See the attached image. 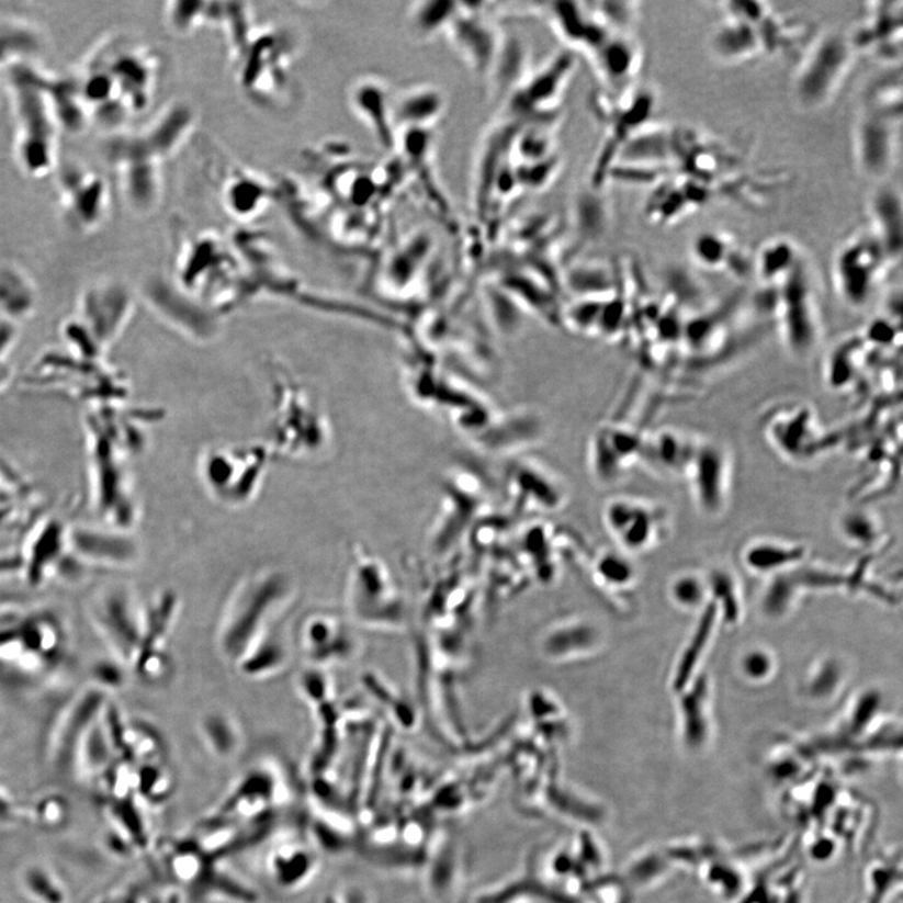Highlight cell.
I'll list each match as a JSON object with an SVG mask.
<instances>
[{
	"label": "cell",
	"mask_w": 903,
	"mask_h": 903,
	"mask_svg": "<svg viewBox=\"0 0 903 903\" xmlns=\"http://www.w3.org/2000/svg\"><path fill=\"white\" fill-rule=\"evenodd\" d=\"M162 63L159 54L117 33L101 39L76 74L92 125L116 134L154 102Z\"/></svg>",
	"instance_id": "6da1fadb"
},
{
	"label": "cell",
	"mask_w": 903,
	"mask_h": 903,
	"mask_svg": "<svg viewBox=\"0 0 903 903\" xmlns=\"http://www.w3.org/2000/svg\"><path fill=\"white\" fill-rule=\"evenodd\" d=\"M74 664L71 630L58 610L0 601V682L20 690L63 681Z\"/></svg>",
	"instance_id": "7a4b0ae2"
},
{
	"label": "cell",
	"mask_w": 903,
	"mask_h": 903,
	"mask_svg": "<svg viewBox=\"0 0 903 903\" xmlns=\"http://www.w3.org/2000/svg\"><path fill=\"white\" fill-rule=\"evenodd\" d=\"M86 616L121 677L150 680L162 669L163 617L144 607L128 586L115 582L95 586L86 600Z\"/></svg>",
	"instance_id": "3957f363"
},
{
	"label": "cell",
	"mask_w": 903,
	"mask_h": 903,
	"mask_svg": "<svg viewBox=\"0 0 903 903\" xmlns=\"http://www.w3.org/2000/svg\"><path fill=\"white\" fill-rule=\"evenodd\" d=\"M14 117V157L25 177L39 180L60 163V131L45 87V69L16 66L7 71Z\"/></svg>",
	"instance_id": "277c9868"
},
{
	"label": "cell",
	"mask_w": 903,
	"mask_h": 903,
	"mask_svg": "<svg viewBox=\"0 0 903 903\" xmlns=\"http://www.w3.org/2000/svg\"><path fill=\"white\" fill-rule=\"evenodd\" d=\"M91 576L82 531L58 521L37 526L15 546L0 552V582L19 583L31 590Z\"/></svg>",
	"instance_id": "5b68a950"
},
{
	"label": "cell",
	"mask_w": 903,
	"mask_h": 903,
	"mask_svg": "<svg viewBox=\"0 0 903 903\" xmlns=\"http://www.w3.org/2000/svg\"><path fill=\"white\" fill-rule=\"evenodd\" d=\"M156 872L166 888L192 903H258L259 892L206 853L188 833L166 838L156 848Z\"/></svg>",
	"instance_id": "8992f818"
},
{
	"label": "cell",
	"mask_w": 903,
	"mask_h": 903,
	"mask_svg": "<svg viewBox=\"0 0 903 903\" xmlns=\"http://www.w3.org/2000/svg\"><path fill=\"white\" fill-rule=\"evenodd\" d=\"M857 49L846 34L823 33L805 52L793 81L794 100L804 111L827 106L854 67Z\"/></svg>",
	"instance_id": "52a82bcc"
},
{
	"label": "cell",
	"mask_w": 903,
	"mask_h": 903,
	"mask_svg": "<svg viewBox=\"0 0 903 903\" xmlns=\"http://www.w3.org/2000/svg\"><path fill=\"white\" fill-rule=\"evenodd\" d=\"M60 216L80 234L100 232L112 213L111 183L102 173L78 161H60L55 171Z\"/></svg>",
	"instance_id": "ba28073f"
},
{
	"label": "cell",
	"mask_w": 903,
	"mask_h": 903,
	"mask_svg": "<svg viewBox=\"0 0 903 903\" xmlns=\"http://www.w3.org/2000/svg\"><path fill=\"white\" fill-rule=\"evenodd\" d=\"M576 69V58L572 52H561L524 80L508 98V118L521 125H548L554 115L558 101L572 80ZM554 122V121H552Z\"/></svg>",
	"instance_id": "9c48e42d"
},
{
	"label": "cell",
	"mask_w": 903,
	"mask_h": 903,
	"mask_svg": "<svg viewBox=\"0 0 903 903\" xmlns=\"http://www.w3.org/2000/svg\"><path fill=\"white\" fill-rule=\"evenodd\" d=\"M264 857L268 881L282 893H296L315 880L321 870L323 854L302 821L271 838Z\"/></svg>",
	"instance_id": "30bf717a"
},
{
	"label": "cell",
	"mask_w": 903,
	"mask_h": 903,
	"mask_svg": "<svg viewBox=\"0 0 903 903\" xmlns=\"http://www.w3.org/2000/svg\"><path fill=\"white\" fill-rule=\"evenodd\" d=\"M892 261L871 230L853 236L842 245L833 266L842 297L850 305L867 303Z\"/></svg>",
	"instance_id": "8fae6325"
},
{
	"label": "cell",
	"mask_w": 903,
	"mask_h": 903,
	"mask_svg": "<svg viewBox=\"0 0 903 903\" xmlns=\"http://www.w3.org/2000/svg\"><path fill=\"white\" fill-rule=\"evenodd\" d=\"M103 156L129 212L137 216L154 214L163 199V163L131 151L111 137L104 143Z\"/></svg>",
	"instance_id": "7c38bea8"
},
{
	"label": "cell",
	"mask_w": 903,
	"mask_h": 903,
	"mask_svg": "<svg viewBox=\"0 0 903 903\" xmlns=\"http://www.w3.org/2000/svg\"><path fill=\"white\" fill-rule=\"evenodd\" d=\"M485 5L459 2V13L445 36L464 65L473 74L487 80L501 49L504 34L488 20Z\"/></svg>",
	"instance_id": "4fadbf2b"
},
{
	"label": "cell",
	"mask_w": 903,
	"mask_h": 903,
	"mask_svg": "<svg viewBox=\"0 0 903 903\" xmlns=\"http://www.w3.org/2000/svg\"><path fill=\"white\" fill-rule=\"evenodd\" d=\"M775 287L786 343L798 354L809 352L817 343L820 324L810 278L802 262Z\"/></svg>",
	"instance_id": "5bb4252c"
},
{
	"label": "cell",
	"mask_w": 903,
	"mask_h": 903,
	"mask_svg": "<svg viewBox=\"0 0 903 903\" xmlns=\"http://www.w3.org/2000/svg\"><path fill=\"white\" fill-rule=\"evenodd\" d=\"M901 116L867 106L855 126L854 148L858 169L881 180L892 171L900 151Z\"/></svg>",
	"instance_id": "9a60e30c"
},
{
	"label": "cell",
	"mask_w": 903,
	"mask_h": 903,
	"mask_svg": "<svg viewBox=\"0 0 903 903\" xmlns=\"http://www.w3.org/2000/svg\"><path fill=\"white\" fill-rule=\"evenodd\" d=\"M765 431L775 451L792 462L814 459L824 443L817 415L811 406L800 402L771 409L766 417Z\"/></svg>",
	"instance_id": "2e32d148"
},
{
	"label": "cell",
	"mask_w": 903,
	"mask_h": 903,
	"mask_svg": "<svg viewBox=\"0 0 903 903\" xmlns=\"http://www.w3.org/2000/svg\"><path fill=\"white\" fill-rule=\"evenodd\" d=\"M195 126V110L185 101H174L166 104L142 129L121 131V135L135 151L165 163L188 143Z\"/></svg>",
	"instance_id": "e0dca14e"
},
{
	"label": "cell",
	"mask_w": 903,
	"mask_h": 903,
	"mask_svg": "<svg viewBox=\"0 0 903 903\" xmlns=\"http://www.w3.org/2000/svg\"><path fill=\"white\" fill-rule=\"evenodd\" d=\"M348 103L354 115L370 128L384 150L396 151L397 129L393 121V94L387 82L363 76L350 84Z\"/></svg>",
	"instance_id": "ac0fdd59"
},
{
	"label": "cell",
	"mask_w": 903,
	"mask_h": 903,
	"mask_svg": "<svg viewBox=\"0 0 903 903\" xmlns=\"http://www.w3.org/2000/svg\"><path fill=\"white\" fill-rule=\"evenodd\" d=\"M554 31L569 48L583 49L590 55L610 36L605 25L596 19L589 5L574 2L541 4Z\"/></svg>",
	"instance_id": "d6986e66"
},
{
	"label": "cell",
	"mask_w": 903,
	"mask_h": 903,
	"mask_svg": "<svg viewBox=\"0 0 903 903\" xmlns=\"http://www.w3.org/2000/svg\"><path fill=\"white\" fill-rule=\"evenodd\" d=\"M596 74L613 90L624 91L642 66V50L629 33H610L589 55Z\"/></svg>",
	"instance_id": "ffe728a7"
},
{
	"label": "cell",
	"mask_w": 903,
	"mask_h": 903,
	"mask_svg": "<svg viewBox=\"0 0 903 903\" xmlns=\"http://www.w3.org/2000/svg\"><path fill=\"white\" fill-rule=\"evenodd\" d=\"M731 462L723 445L713 441L698 442L686 475L692 481L700 503L709 510L722 504Z\"/></svg>",
	"instance_id": "44dd1931"
},
{
	"label": "cell",
	"mask_w": 903,
	"mask_h": 903,
	"mask_svg": "<svg viewBox=\"0 0 903 903\" xmlns=\"http://www.w3.org/2000/svg\"><path fill=\"white\" fill-rule=\"evenodd\" d=\"M447 99L434 84H416L393 95V121L397 133L405 128H434L447 112Z\"/></svg>",
	"instance_id": "7402d4cb"
},
{
	"label": "cell",
	"mask_w": 903,
	"mask_h": 903,
	"mask_svg": "<svg viewBox=\"0 0 903 903\" xmlns=\"http://www.w3.org/2000/svg\"><path fill=\"white\" fill-rule=\"evenodd\" d=\"M674 160H677V157L673 131L647 124L621 147L616 168L657 171Z\"/></svg>",
	"instance_id": "603a6c76"
},
{
	"label": "cell",
	"mask_w": 903,
	"mask_h": 903,
	"mask_svg": "<svg viewBox=\"0 0 903 903\" xmlns=\"http://www.w3.org/2000/svg\"><path fill=\"white\" fill-rule=\"evenodd\" d=\"M45 87L63 135L77 136L92 125L77 75L45 71Z\"/></svg>",
	"instance_id": "cb8c5ba5"
},
{
	"label": "cell",
	"mask_w": 903,
	"mask_h": 903,
	"mask_svg": "<svg viewBox=\"0 0 903 903\" xmlns=\"http://www.w3.org/2000/svg\"><path fill=\"white\" fill-rule=\"evenodd\" d=\"M46 45L45 34L36 24L16 16H0V69L34 65Z\"/></svg>",
	"instance_id": "d4e9b609"
},
{
	"label": "cell",
	"mask_w": 903,
	"mask_h": 903,
	"mask_svg": "<svg viewBox=\"0 0 903 903\" xmlns=\"http://www.w3.org/2000/svg\"><path fill=\"white\" fill-rule=\"evenodd\" d=\"M871 232L881 241L893 261L901 258L903 240V208L901 192L893 187L874 191L870 201Z\"/></svg>",
	"instance_id": "484cf974"
},
{
	"label": "cell",
	"mask_w": 903,
	"mask_h": 903,
	"mask_svg": "<svg viewBox=\"0 0 903 903\" xmlns=\"http://www.w3.org/2000/svg\"><path fill=\"white\" fill-rule=\"evenodd\" d=\"M690 253L696 264L710 271L731 270V273L745 275L752 266L745 252L724 233L699 234L691 242Z\"/></svg>",
	"instance_id": "4316f807"
},
{
	"label": "cell",
	"mask_w": 903,
	"mask_h": 903,
	"mask_svg": "<svg viewBox=\"0 0 903 903\" xmlns=\"http://www.w3.org/2000/svg\"><path fill=\"white\" fill-rule=\"evenodd\" d=\"M713 54L724 63L740 64L766 54L757 25L726 19L710 41Z\"/></svg>",
	"instance_id": "83f0119b"
},
{
	"label": "cell",
	"mask_w": 903,
	"mask_h": 903,
	"mask_svg": "<svg viewBox=\"0 0 903 903\" xmlns=\"http://www.w3.org/2000/svg\"><path fill=\"white\" fill-rule=\"evenodd\" d=\"M271 196L273 194L267 182L242 171L234 172L226 180L223 192L227 213L241 221H249L264 212Z\"/></svg>",
	"instance_id": "f1b7e54d"
},
{
	"label": "cell",
	"mask_w": 903,
	"mask_h": 903,
	"mask_svg": "<svg viewBox=\"0 0 903 903\" xmlns=\"http://www.w3.org/2000/svg\"><path fill=\"white\" fill-rule=\"evenodd\" d=\"M698 441L677 431H662L645 441L644 455L663 472L686 475Z\"/></svg>",
	"instance_id": "f546056e"
},
{
	"label": "cell",
	"mask_w": 903,
	"mask_h": 903,
	"mask_svg": "<svg viewBox=\"0 0 903 903\" xmlns=\"http://www.w3.org/2000/svg\"><path fill=\"white\" fill-rule=\"evenodd\" d=\"M459 13V2L452 0H419L410 4L407 12L408 30L417 41L428 42L445 34L454 16Z\"/></svg>",
	"instance_id": "4dcf8cb0"
},
{
	"label": "cell",
	"mask_w": 903,
	"mask_h": 903,
	"mask_svg": "<svg viewBox=\"0 0 903 903\" xmlns=\"http://www.w3.org/2000/svg\"><path fill=\"white\" fill-rule=\"evenodd\" d=\"M800 262L795 245L791 240L778 238L763 245L756 261H753V269L756 270L761 283L775 287L782 283Z\"/></svg>",
	"instance_id": "1f68e13d"
},
{
	"label": "cell",
	"mask_w": 903,
	"mask_h": 903,
	"mask_svg": "<svg viewBox=\"0 0 903 903\" xmlns=\"http://www.w3.org/2000/svg\"><path fill=\"white\" fill-rule=\"evenodd\" d=\"M526 69H528V58H526L522 43L519 39L504 36L501 49H499L487 80L493 86L495 94L504 93L508 99L529 75L524 72Z\"/></svg>",
	"instance_id": "d6a6232c"
},
{
	"label": "cell",
	"mask_w": 903,
	"mask_h": 903,
	"mask_svg": "<svg viewBox=\"0 0 903 903\" xmlns=\"http://www.w3.org/2000/svg\"><path fill=\"white\" fill-rule=\"evenodd\" d=\"M213 7L210 3L170 2L165 10V20L173 33L188 36L210 20L217 19L218 11Z\"/></svg>",
	"instance_id": "836d02e7"
},
{
	"label": "cell",
	"mask_w": 903,
	"mask_h": 903,
	"mask_svg": "<svg viewBox=\"0 0 903 903\" xmlns=\"http://www.w3.org/2000/svg\"><path fill=\"white\" fill-rule=\"evenodd\" d=\"M610 520L617 528L628 531L627 539L631 545L643 543L651 533L652 517L644 507L618 503L611 507Z\"/></svg>",
	"instance_id": "e575fe53"
},
{
	"label": "cell",
	"mask_w": 903,
	"mask_h": 903,
	"mask_svg": "<svg viewBox=\"0 0 903 903\" xmlns=\"http://www.w3.org/2000/svg\"><path fill=\"white\" fill-rule=\"evenodd\" d=\"M716 607L712 603L706 610L703 618H701L695 639H692V642L679 665L677 679H675V686H677V688H682L686 686L690 678L691 671L695 670L700 652L703 651L710 635V630H712L714 625Z\"/></svg>",
	"instance_id": "d590c367"
},
{
	"label": "cell",
	"mask_w": 903,
	"mask_h": 903,
	"mask_svg": "<svg viewBox=\"0 0 903 903\" xmlns=\"http://www.w3.org/2000/svg\"><path fill=\"white\" fill-rule=\"evenodd\" d=\"M637 4L630 2H601L591 12L605 27L613 33H628L637 16Z\"/></svg>",
	"instance_id": "8d00e7d4"
},
{
	"label": "cell",
	"mask_w": 903,
	"mask_h": 903,
	"mask_svg": "<svg viewBox=\"0 0 903 903\" xmlns=\"http://www.w3.org/2000/svg\"><path fill=\"white\" fill-rule=\"evenodd\" d=\"M517 181L521 189L540 190L549 185L554 180L560 169V160L556 155L548 157L545 160L531 163H515Z\"/></svg>",
	"instance_id": "74e56055"
},
{
	"label": "cell",
	"mask_w": 903,
	"mask_h": 903,
	"mask_svg": "<svg viewBox=\"0 0 903 903\" xmlns=\"http://www.w3.org/2000/svg\"><path fill=\"white\" fill-rule=\"evenodd\" d=\"M25 889L42 903H64L66 899L63 885L54 876L42 868H31L24 877Z\"/></svg>",
	"instance_id": "f35d334b"
},
{
	"label": "cell",
	"mask_w": 903,
	"mask_h": 903,
	"mask_svg": "<svg viewBox=\"0 0 903 903\" xmlns=\"http://www.w3.org/2000/svg\"><path fill=\"white\" fill-rule=\"evenodd\" d=\"M801 555V550H783L771 546H760L750 551L748 560L752 566L760 569H768L785 565L789 563V561L800 558Z\"/></svg>",
	"instance_id": "ab89813d"
},
{
	"label": "cell",
	"mask_w": 903,
	"mask_h": 903,
	"mask_svg": "<svg viewBox=\"0 0 903 903\" xmlns=\"http://www.w3.org/2000/svg\"><path fill=\"white\" fill-rule=\"evenodd\" d=\"M704 690L697 689L686 700L687 738L690 745H699L704 740L706 723L701 713V697Z\"/></svg>",
	"instance_id": "60d3db41"
},
{
	"label": "cell",
	"mask_w": 903,
	"mask_h": 903,
	"mask_svg": "<svg viewBox=\"0 0 903 903\" xmlns=\"http://www.w3.org/2000/svg\"><path fill=\"white\" fill-rule=\"evenodd\" d=\"M319 903H373L370 896L357 885H339L324 894Z\"/></svg>",
	"instance_id": "b9f144b4"
},
{
	"label": "cell",
	"mask_w": 903,
	"mask_h": 903,
	"mask_svg": "<svg viewBox=\"0 0 903 903\" xmlns=\"http://www.w3.org/2000/svg\"><path fill=\"white\" fill-rule=\"evenodd\" d=\"M714 586L719 598H722L726 603V616L732 619L735 618L736 605L734 596L731 594V583L727 582L724 576H721L716 578V580L714 582Z\"/></svg>",
	"instance_id": "7bdbcfd3"
},
{
	"label": "cell",
	"mask_w": 903,
	"mask_h": 903,
	"mask_svg": "<svg viewBox=\"0 0 903 903\" xmlns=\"http://www.w3.org/2000/svg\"><path fill=\"white\" fill-rule=\"evenodd\" d=\"M145 903H189L183 894L171 888H163L161 892L147 894Z\"/></svg>",
	"instance_id": "ee69618b"
},
{
	"label": "cell",
	"mask_w": 903,
	"mask_h": 903,
	"mask_svg": "<svg viewBox=\"0 0 903 903\" xmlns=\"http://www.w3.org/2000/svg\"><path fill=\"white\" fill-rule=\"evenodd\" d=\"M877 704H879V700H877L874 696L867 697L862 701V704L859 706L857 714L855 716V730H861V727H864L867 724L868 719H870L874 714V709Z\"/></svg>",
	"instance_id": "f6af8a7d"
},
{
	"label": "cell",
	"mask_w": 903,
	"mask_h": 903,
	"mask_svg": "<svg viewBox=\"0 0 903 903\" xmlns=\"http://www.w3.org/2000/svg\"><path fill=\"white\" fill-rule=\"evenodd\" d=\"M769 666V661L761 654H753L748 657L747 662H745V669H747L748 674L754 678H760L763 675H766Z\"/></svg>",
	"instance_id": "bcb514c9"
},
{
	"label": "cell",
	"mask_w": 903,
	"mask_h": 903,
	"mask_svg": "<svg viewBox=\"0 0 903 903\" xmlns=\"http://www.w3.org/2000/svg\"><path fill=\"white\" fill-rule=\"evenodd\" d=\"M677 596L684 603H695L700 596L699 585L696 582L684 580L677 586Z\"/></svg>",
	"instance_id": "7dc6e473"
},
{
	"label": "cell",
	"mask_w": 903,
	"mask_h": 903,
	"mask_svg": "<svg viewBox=\"0 0 903 903\" xmlns=\"http://www.w3.org/2000/svg\"><path fill=\"white\" fill-rule=\"evenodd\" d=\"M848 531L854 534V537L859 539H866L868 534H871V526L861 517H854L848 521Z\"/></svg>",
	"instance_id": "c3c4849f"
},
{
	"label": "cell",
	"mask_w": 903,
	"mask_h": 903,
	"mask_svg": "<svg viewBox=\"0 0 903 903\" xmlns=\"http://www.w3.org/2000/svg\"><path fill=\"white\" fill-rule=\"evenodd\" d=\"M14 817V804L0 787V821H12Z\"/></svg>",
	"instance_id": "681fc988"
}]
</instances>
